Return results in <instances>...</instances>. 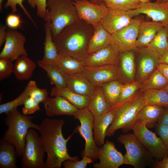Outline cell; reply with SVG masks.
<instances>
[{
  "mask_svg": "<svg viewBox=\"0 0 168 168\" xmlns=\"http://www.w3.org/2000/svg\"><path fill=\"white\" fill-rule=\"evenodd\" d=\"M28 4L33 9L37 8V15L46 21L48 20L47 0H27Z\"/></svg>",
  "mask_w": 168,
  "mask_h": 168,
  "instance_id": "obj_41",
  "label": "cell"
},
{
  "mask_svg": "<svg viewBox=\"0 0 168 168\" xmlns=\"http://www.w3.org/2000/svg\"></svg>",
  "mask_w": 168,
  "mask_h": 168,
  "instance_id": "obj_60",
  "label": "cell"
},
{
  "mask_svg": "<svg viewBox=\"0 0 168 168\" xmlns=\"http://www.w3.org/2000/svg\"><path fill=\"white\" fill-rule=\"evenodd\" d=\"M141 3H145L150 2V0H138Z\"/></svg>",
  "mask_w": 168,
  "mask_h": 168,
  "instance_id": "obj_55",
  "label": "cell"
},
{
  "mask_svg": "<svg viewBox=\"0 0 168 168\" xmlns=\"http://www.w3.org/2000/svg\"><path fill=\"white\" fill-rule=\"evenodd\" d=\"M90 1L93 3L96 4L105 5L103 0H90Z\"/></svg>",
  "mask_w": 168,
  "mask_h": 168,
  "instance_id": "obj_53",
  "label": "cell"
},
{
  "mask_svg": "<svg viewBox=\"0 0 168 168\" xmlns=\"http://www.w3.org/2000/svg\"><path fill=\"white\" fill-rule=\"evenodd\" d=\"M156 68L163 74L168 82V64L159 63Z\"/></svg>",
  "mask_w": 168,
  "mask_h": 168,
  "instance_id": "obj_51",
  "label": "cell"
},
{
  "mask_svg": "<svg viewBox=\"0 0 168 168\" xmlns=\"http://www.w3.org/2000/svg\"><path fill=\"white\" fill-rule=\"evenodd\" d=\"M56 64L66 74L83 72V62L72 57L59 54Z\"/></svg>",
  "mask_w": 168,
  "mask_h": 168,
  "instance_id": "obj_31",
  "label": "cell"
},
{
  "mask_svg": "<svg viewBox=\"0 0 168 168\" xmlns=\"http://www.w3.org/2000/svg\"><path fill=\"white\" fill-rule=\"evenodd\" d=\"M50 95L52 97L62 96L68 101L78 109L87 107L90 97L83 96L71 91L67 87L55 86L52 89Z\"/></svg>",
  "mask_w": 168,
  "mask_h": 168,
  "instance_id": "obj_26",
  "label": "cell"
},
{
  "mask_svg": "<svg viewBox=\"0 0 168 168\" xmlns=\"http://www.w3.org/2000/svg\"><path fill=\"white\" fill-rule=\"evenodd\" d=\"M14 72V64L11 60L0 58V80L10 77Z\"/></svg>",
  "mask_w": 168,
  "mask_h": 168,
  "instance_id": "obj_42",
  "label": "cell"
},
{
  "mask_svg": "<svg viewBox=\"0 0 168 168\" xmlns=\"http://www.w3.org/2000/svg\"><path fill=\"white\" fill-rule=\"evenodd\" d=\"M44 27L45 33L44 54L43 58L39 60L44 63L56 64L59 54L53 38L49 19L46 21Z\"/></svg>",
  "mask_w": 168,
  "mask_h": 168,
  "instance_id": "obj_25",
  "label": "cell"
},
{
  "mask_svg": "<svg viewBox=\"0 0 168 168\" xmlns=\"http://www.w3.org/2000/svg\"><path fill=\"white\" fill-rule=\"evenodd\" d=\"M87 108L94 117L100 115L109 110L112 107L106 102L101 86L95 88L90 97Z\"/></svg>",
  "mask_w": 168,
  "mask_h": 168,
  "instance_id": "obj_29",
  "label": "cell"
},
{
  "mask_svg": "<svg viewBox=\"0 0 168 168\" xmlns=\"http://www.w3.org/2000/svg\"><path fill=\"white\" fill-rule=\"evenodd\" d=\"M122 84L119 81H114L101 86L106 101L110 106L118 104Z\"/></svg>",
  "mask_w": 168,
  "mask_h": 168,
  "instance_id": "obj_34",
  "label": "cell"
},
{
  "mask_svg": "<svg viewBox=\"0 0 168 168\" xmlns=\"http://www.w3.org/2000/svg\"><path fill=\"white\" fill-rule=\"evenodd\" d=\"M6 114L5 122L8 128L3 133L2 138L15 146L18 157H21L24 151L29 129L37 130L39 125L33 122L34 117L21 114L17 108Z\"/></svg>",
  "mask_w": 168,
  "mask_h": 168,
  "instance_id": "obj_3",
  "label": "cell"
},
{
  "mask_svg": "<svg viewBox=\"0 0 168 168\" xmlns=\"http://www.w3.org/2000/svg\"><path fill=\"white\" fill-rule=\"evenodd\" d=\"M140 83L133 81L123 84L118 104H121L133 96L140 87Z\"/></svg>",
  "mask_w": 168,
  "mask_h": 168,
  "instance_id": "obj_39",
  "label": "cell"
},
{
  "mask_svg": "<svg viewBox=\"0 0 168 168\" xmlns=\"http://www.w3.org/2000/svg\"><path fill=\"white\" fill-rule=\"evenodd\" d=\"M7 26L5 25L0 26V46L5 43L7 34Z\"/></svg>",
  "mask_w": 168,
  "mask_h": 168,
  "instance_id": "obj_48",
  "label": "cell"
},
{
  "mask_svg": "<svg viewBox=\"0 0 168 168\" xmlns=\"http://www.w3.org/2000/svg\"><path fill=\"white\" fill-rule=\"evenodd\" d=\"M35 63L27 56H22L15 60L14 72L16 78L22 81L28 80L32 77L36 68Z\"/></svg>",
  "mask_w": 168,
  "mask_h": 168,
  "instance_id": "obj_28",
  "label": "cell"
},
{
  "mask_svg": "<svg viewBox=\"0 0 168 168\" xmlns=\"http://www.w3.org/2000/svg\"><path fill=\"white\" fill-rule=\"evenodd\" d=\"M25 0H7L5 4L4 7L5 8H7L8 7L11 8L12 11L13 13H15L17 11L16 6L19 5L20 7L22 9L25 14L26 16L30 20L34 26L37 27L36 24L33 20L30 13L26 8L23 4V2Z\"/></svg>",
  "mask_w": 168,
  "mask_h": 168,
  "instance_id": "obj_44",
  "label": "cell"
},
{
  "mask_svg": "<svg viewBox=\"0 0 168 168\" xmlns=\"http://www.w3.org/2000/svg\"><path fill=\"white\" fill-rule=\"evenodd\" d=\"M153 167L155 168H168V156L161 161H156Z\"/></svg>",
  "mask_w": 168,
  "mask_h": 168,
  "instance_id": "obj_49",
  "label": "cell"
},
{
  "mask_svg": "<svg viewBox=\"0 0 168 168\" xmlns=\"http://www.w3.org/2000/svg\"><path fill=\"white\" fill-rule=\"evenodd\" d=\"M30 96L27 90L25 88L20 94L15 99L0 105V114L6 113L19 106L23 105L26 100Z\"/></svg>",
  "mask_w": 168,
  "mask_h": 168,
  "instance_id": "obj_40",
  "label": "cell"
},
{
  "mask_svg": "<svg viewBox=\"0 0 168 168\" xmlns=\"http://www.w3.org/2000/svg\"><path fill=\"white\" fill-rule=\"evenodd\" d=\"M3 0H0V10L1 11H2V2Z\"/></svg>",
  "mask_w": 168,
  "mask_h": 168,
  "instance_id": "obj_56",
  "label": "cell"
},
{
  "mask_svg": "<svg viewBox=\"0 0 168 168\" xmlns=\"http://www.w3.org/2000/svg\"><path fill=\"white\" fill-rule=\"evenodd\" d=\"M134 51L131 50L119 53L118 66L122 83L124 80L129 81V82L134 81L136 70Z\"/></svg>",
  "mask_w": 168,
  "mask_h": 168,
  "instance_id": "obj_23",
  "label": "cell"
},
{
  "mask_svg": "<svg viewBox=\"0 0 168 168\" xmlns=\"http://www.w3.org/2000/svg\"><path fill=\"white\" fill-rule=\"evenodd\" d=\"M133 18L128 11L108 9L100 22L111 35L128 25L132 21Z\"/></svg>",
  "mask_w": 168,
  "mask_h": 168,
  "instance_id": "obj_18",
  "label": "cell"
},
{
  "mask_svg": "<svg viewBox=\"0 0 168 168\" xmlns=\"http://www.w3.org/2000/svg\"><path fill=\"white\" fill-rule=\"evenodd\" d=\"M117 140L124 145L126 150L124 164L144 168L153 161V157L133 133L120 135Z\"/></svg>",
  "mask_w": 168,
  "mask_h": 168,
  "instance_id": "obj_6",
  "label": "cell"
},
{
  "mask_svg": "<svg viewBox=\"0 0 168 168\" xmlns=\"http://www.w3.org/2000/svg\"><path fill=\"white\" fill-rule=\"evenodd\" d=\"M142 21L138 17L133 18L128 25L111 34L112 43L117 47L119 53L134 51L136 49L139 28Z\"/></svg>",
  "mask_w": 168,
  "mask_h": 168,
  "instance_id": "obj_10",
  "label": "cell"
},
{
  "mask_svg": "<svg viewBox=\"0 0 168 168\" xmlns=\"http://www.w3.org/2000/svg\"><path fill=\"white\" fill-rule=\"evenodd\" d=\"M98 159L99 162L93 165L94 168H118L124 164V156L114 143L108 140L99 148Z\"/></svg>",
  "mask_w": 168,
  "mask_h": 168,
  "instance_id": "obj_16",
  "label": "cell"
},
{
  "mask_svg": "<svg viewBox=\"0 0 168 168\" xmlns=\"http://www.w3.org/2000/svg\"><path fill=\"white\" fill-rule=\"evenodd\" d=\"M156 2H168V0H156Z\"/></svg>",
  "mask_w": 168,
  "mask_h": 168,
  "instance_id": "obj_54",
  "label": "cell"
},
{
  "mask_svg": "<svg viewBox=\"0 0 168 168\" xmlns=\"http://www.w3.org/2000/svg\"><path fill=\"white\" fill-rule=\"evenodd\" d=\"M44 149L40 136L33 128L29 129L23 152L21 157L22 168H45Z\"/></svg>",
  "mask_w": 168,
  "mask_h": 168,
  "instance_id": "obj_7",
  "label": "cell"
},
{
  "mask_svg": "<svg viewBox=\"0 0 168 168\" xmlns=\"http://www.w3.org/2000/svg\"><path fill=\"white\" fill-rule=\"evenodd\" d=\"M65 76L67 87L71 91L79 95L89 97L94 94L96 87L91 84L83 72L65 74Z\"/></svg>",
  "mask_w": 168,
  "mask_h": 168,
  "instance_id": "obj_21",
  "label": "cell"
},
{
  "mask_svg": "<svg viewBox=\"0 0 168 168\" xmlns=\"http://www.w3.org/2000/svg\"><path fill=\"white\" fill-rule=\"evenodd\" d=\"M163 26L159 23L142 21L139 28L136 46L146 47L157 32Z\"/></svg>",
  "mask_w": 168,
  "mask_h": 168,
  "instance_id": "obj_24",
  "label": "cell"
},
{
  "mask_svg": "<svg viewBox=\"0 0 168 168\" xmlns=\"http://www.w3.org/2000/svg\"><path fill=\"white\" fill-rule=\"evenodd\" d=\"M43 103L48 117L65 115L73 116L78 109L67 99L59 96L48 97Z\"/></svg>",
  "mask_w": 168,
  "mask_h": 168,
  "instance_id": "obj_20",
  "label": "cell"
},
{
  "mask_svg": "<svg viewBox=\"0 0 168 168\" xmlns=\"http://www.w3.org/2000/svg\"><path fill=\"white\" fill-rule=\"evenodd\" d=\"M64 123L62 119L46 118L39 125L37 130L47 155L45 168H60L66 160H79L78 156H71L68 152L67 143L75 132L64 138L62 132Z\"/></svg>",
  "mask_w": 168,
  "mask_h": 168,
  "instance_id": "obj_1",
  "label": "cell"
},
{
  "mask_svg": "<svg viewBox=\"0 0 168 168\" xmlns=\"http://www.w3.org/2000/svg\"><path fill=\"white\" fill-rule=\"evenodd\" d=\"M164 89L168 93V84L164 87Z\"/></svg>",
  "mask_w": 168,
  "mask_h": 168,
  "instance_id": "obj_57",
  "label": "cell"
},
{
  "mask_svg": "<svg viewBox=\"0 0 168 168\" xmlns=\"http://www.w3.org/2000/svg\"><path fill=\"white\" fill-rule=\"evenodd\" d=\"M119 105L112 107L109 110L100 115L94 117V138L98 147H100L105 143L106 131L113 120Z\"/></svg>",
  "mask_w": 168,
  "mask_h": 168,
  "instance_id": "obj_19",
  "label": "cell"
},
{
  "mask_svg": "<svg viewBox=\"0 0 168 168\" xmlns=\"http://www.w3.org/2000/svg\"><path fill=\"white\" fill-rule=\"evenodd\" d=\"M73 2L79 19L94 26L100 21L108 9L105 5L94 4L87 0Z\"/></svg>",
  "mask_w": 168,
  "mask_h": 168,
  "instance_id": "obj_15",
  "label": "cell"
},
{
  "mask_svg": "<svg viewBox=\"0 0 168 168\" xmlns=\"http://www.w3.org/2000/svg\"><path fill=\"white\" fill-rule=\"evenodd\" d=\"M119 104L113 120L106 131V137L113 136L119 129H122L125 133L132 130L138 121L139 111L145 105L142 92L140 91L136 92L128 99Z\"/></svg>",
  "mask_w": 168,
  "mask_h": 168,
  "instance_id": "obj_4",
  "label": "cell"
},
{
  "mask_svg": "<svg viewBox=\"0 0 168 168\" xmlns=\"http://www.w3.org/2000/svg\"><path fill=\"white\" fill-rule=\"evenodd\" d=\"M40 103L35 99L30 97L26 100L23 105L22 114L28 115L40 110Z\"/></svg>",
  "mask_w": 168,
  "mask_h": 168,
  "instance_id": "obj_45",
  "label": "cell"
},
{
  "mask_svg": "<svg viewBox=\"0 0 168 168\" xmlns=\"http://www.w3.org/2000/svg\"><path fill=\"white\" fill-rule=\"evenodd\" d=\"M155 129L157 134L165 144L168 147V125L156 123Z\"/></svg>",
  "mask_w": 168,
  "mask_h": 168,
  "instance_id": "obj_47",
  "label": "cell"
},
{
  "mask_svg": "<svg viewBox=\"0 0 168 168\" xmlns=\"http://www.w3.org/2000/svg\"><path fill=\"white\" fill-rule=\"evenodd\" d=\"M132 17L140 14L147 15L152 21L160 23L164 26L168 24V3L150 2L141 3L136 9L128 11Z\"/></svg>",
  "mask_w": 168,
  "mask_h": 168,
  "instance_id": "obj_14",
  "label": "cell"
},
{
  "mask_svg": "<svg viewBox=\"0 0 168 168\" xmlns=\"http://www.w3.org/2000/svg\"><path fill=\"white\" fill-rule=\"evenodd\" d=\"M157 123L164 125H168V108L165 109Z\"/></svg>",
  "mask_w": 168,
  "mask_h": 168,
  "instance_id": "obj_50",
  "label": "cell"
},
{
  "mask_svg": "<svg viewBox=\"0 0 168 168\" xmlns=\"http://www.w3.org/2000/svg\"><path fill=\"white\" fill-rule=\"evenodd\" d=\"M20 16L14 14H9L6 17V26L10 29H15L21 27L22 22L21 20Z\"/></svg>",
  "mask_w": 168,
  "mask_h": 168,
  "instance_id": "obj_46",
  "label": "cell"
},
{
  "mask_svg": "<svg viewBox=\"0 0 168 168\" xmlns=\"http://www.w3.org/2000/svg\"><path fill=\"white\" fill-rule=\"evenodd\" d=\"M147 47L160 56L168 50V32L166 27L163 26L156 33Z\"/></svg>",
  "mask_w": 168,
  "mask_h": 168,
  "instance_id": "obj_35",
  "label": "cell"
},
{
  "mask_svg": "<svg viewBox=\"0 0 168 168\" xmlns=\"http://www.w3.org/2000/svg\"><path fill=\"white\" fill-rule=\"evenodd\" d=\"M83 73L95 87L110 82L121 81L120 71L118 65L84 66Z\"/></svg>",
  "mask_w": 168,
  "mask_h": 168,
  "instance_id": "obj_11",
  "label": "cell"
},
{
  "mask_svg": "<svg viewBox=\"0 0 168 168\" xmlns=\"http://www.w3.org/2000/svg\"><path fill=\"white\" fill-rule=\"evenodd\" d=\"M18 157L15 146L5 140H0V168H17Z\"/></svg>",
  "mask_w": 168,
  "mask_h": 168,
  "instance_id": "obj_27",
  "label": "cell"
},
{
  "mask_svg": "<svg viewBox=\"0 0 168 168\" xmlns=\"http://www.w3.org/2000/svg\"><path fill=\"white\" fill-rule=\"evenodd\" d=\"M25 88L27 91L30 97L39 103H43L48 97L47 89L38 88L34 81H30Z\"/></svg>",
  "mask_w": 168,
  "mask_h": 168,
  "instance_id": "obj_38",
  "label": "cell"
},
{
  "mask_svg": "<svg viewBox=\"0 0 168 168\" xmlns=\"http://www.w3.org/2000/svg\"><path fill=\"white\" fill-rule=\"evenodd\" d=\"M165 26H166V28H167V29L168 30V24L167 25H166Z\"/></svg>",
  "mask_w": 168,
  "mask_h": 168,
  "instance_id": "obj_59",
  "label": "cell"
},
{
  "mask_svg": "<svg viewBox=\"0 0 168 168\" xmlns=\"http://www.w3.org/2000/svg\"><path fill=\"white\" fill-rule=\"evenodd\" d=\"M37 63L39 67L46 72L51 83L61 87H67L65 74L58 65L40 60Z\"/></svg>",
  "mask_w": 168,
  "mask_h": 168,
  "instance_id": "obj_30",
  "label": "cell"
},
{
  "mask_svg": "<svg viewBox=\"0 0 168 168\" xmlns=\"http://www.w3.org/2000/svg\"><path fill=\"white\" fill-rule=\"evenodd\" d=\"M72 1H73V2H76V1H80V0H70Z\"/></svg>",
  "mask_w": 168,
  "mask_h": 168,
  "instance_id": "obj_58",
  "label": "cell"
},
{
  "mask_svg": "<svg viewBox=\"0 0 168 168\" xmlns=\"http://www.w3.org/2000/svg\"><path fill=\"white\" fill-rule=\"evenodd\" d=\"M93 161L90 157L85 156H83L82 159L80 161L66 160L63 161L62 164L64 168H86L88 164Z\"/></svg>",
  "mask_w": 168,
  "mask_h": 168,
  "instance_id": "obj_43",
  "label": "cell"
},
{
  "mask_svg": "<svg viewBox=\"0 0 168 168\" xmlns=\"http://www.w3.org/2000/svg\"><path fill=\"white\" fill-rule=\"evenodd\" d=\"M138 55V82L140 83L147 79L156 68L160 55L146 47H137L134 51Z\"/></svg>",
  "mask_w": 168,
  "mask_h": 168,
  "instance_id": "obj_13",
  "label": "cell"
},
{
  "mask_svg": "<svg viewBox=\"0 0 168 168\" xmlns=\"http://www.w3.org/2000/svg\"><path fill=\"white\" fill-rule=\"evenodd\" d=\"M142 95L145 105L168 108V93L164 88L146 90L142 92Z\"/></svg>",
  "mask_w": 168,
  "mask_h": 168,
  "instance_id": "obj_33",
  "label": "cell"
},
{
  "mask_svg": "<svg viewBox=\"0 0 168 168\" xmlns=\"http://www.w3.org/2000/svg\"><path fill=\"white\" fill-rule=\"evenodd\" d=\"M119 52L112 43L89 55L83 62L84 66L118 65Z\"/></svg>",
  "mask_w": 168,
  "mask_h": 168,
  "instance_id": "obj_17",
  "label": "cell"
},
{
  "mask_svg": "<svg viewBox=\"0 0 168 168\" xmlns=\"http://www.w3.org/2000/svg\"><path fill=\"white\" fill-rule=\"evenodd\" d=\"M73 116L80 123V125L76 127L74 132H77L85 142L83 156L90 157L93 161L97 160L99 147L96 145L94 140L93 132L94 116L87 107L78 109Z\"/></svg>",
  "mask_w": 168,
  "mask_h": 168,
  "instance_id": "obj_8",
  "label": "cell"
},
{
  "mask_svg": "<svg viewBox=\"0 0 168 168\" xmlns=\"http://www.w3.org/2000/svg\"><path fill=\"white\" fill-rule=\"evenodd\" d=\"M147 125L146 123L137 121L132 130L152 157L161 161L168 156V147Z\"/></svg>",
  "mask_w": 168,
  "mask_h": 168,
  "instance_id": "obj_9",
  "label": "cell"
},
{
  "mask_svg": "<svg viewBox=\"0 0 168 168\" xmlns=\"http://www.w3.org/2000/svg\"><path fill=\"white\" fill-rule=\"evenodd\" d=\"M26 38L21 32L7 29L4 47L0 53V58L16 60L22 56H28L25 47Z\"/></svg>",
  "mask_w": 168,
  "mask_h": 168,
  "instance_id": "obj_12",
  "label": "cell"
},
{
  "mask_svg": "<svg viewBox=\"0 0 168 168\" xmlns=\"http://www.w3.org/2000/svg\"><path fill=\"white\" fill-rule=\"evenodd\" d=\"M168 84L166 78L156 68L147 79L140 83V90L143 92L149 90L162 89Z\"/></svg>",
  "mask_w": 168,
  "mask_h": 168,
  "instance_id": "obj_36",
  "label": "cell"
},
{
  "mask_svg": "<svg viewBox=\"0 0 168 168\" xmlns=\"http://www.w3.org/2000/svg\"><path fill=\"white\" fill-rule=\"evenodd\" d=\"M47 5L53 39L66 26L79 19L73 1L70 0H48Z\"/></svg>",
  "mask_w": 168,
  "mask_h": 168,
  "instance_id": "obj_5",
  "label": "cell"
},
{
  "mask_svg": "<svg viewBox=\"0 0 168 168\" xmlns=\"http://www.w3.org/2000/svg\"><path fill=\"white\" fill-rule=\"evenodd\" d=\"M94 30L93 26L80 19L68 26L53 39L59 54L83 62L88 55L87 46Z\"/></svg>",
  "mask_w": 168,
  "mask_h": 168,
  "instance_id": "obj_2",
  "label": "cell"
},
{
  "mask_svg": "<svg viewBox=\"0 0 168 168\" xmlns=\"http://www.w3.org/2000/svg\"><path fill=\"white\" fill-rule=\"evenodd\" d=\"M159 63L168 64V50L159 56Z\"/></svg>",
  "mask_w": 168,
  "mask_h": 168,
  "instance_id": "obj_52",
  "label": "cell"
},
{
  "mask_svg": "<svg viewBox=\"0 0 168 168\" xmlns=\"http://www.w3.org/2000/svg\"><path fill=\"white\" fill-rule=\"evenodd\" d=\"M108 9L125 11L133 10L139 7L141 2L138 0H103Z\"/></svg>",
  "mask_w": 168,
  "mask_h": 168,
  "instance_id": "obj_37",
  "label": "cell"
},
{
  "mask_svg": "<svg viewBox=\"0 0 168 168\" xmlns=\"http://www.w3.org/2000/svg\"><path fill=\"white\" fill-rule=\"evenodd\" d=\"M94 27L93 34L87 46L88 55L112 43L111 35L104 28L100 21Z\"/></svg>",
  "mask_w": 168,
  "mask_h": 168,
  "instance_id": "obj_22",
  "label": "cell"
},
{
  "mask_svg": "<svg viewBox=\"0 0 168 168\" xmlns=\"http://www.w3.org/2000/svg\"><path fill=\"white\" fill-rule=\"evenodd\" d=\"M165 108L153 105H145L139 111L138 118L139 123L145 122L147 124L157 123L163 112Z\"/></svg>",
  "mask_w": 168,
  "mask_h": 168,
  "instance_id": "obj_32",
  "label": "cell"
}]
</instances>
